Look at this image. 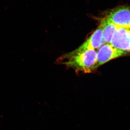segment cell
Returning <instances> with one entry per match:
<instances>
[{
    "label": "cell",
    "instance_id": "6da1fadb",
    "mask_svg": "<svg viewBox=\"0 0 130 130\" xmlns=\"http://www.w3.org/2000/svg\"><path fill=\"white\" fill-rule=\"evenodd\" d=\"M58 61L76 71L90 73L97 68V52L95 50L80 52L74 50L64 55L59 58Z\"/></svg>",
    "mask_w": 130,
    "mask_h": 130
},
{
    "label": "cell",
    "instance_id": "7a4b0ae2",
    "mask_svg": "<svg viewBox=\"0 0 130 130\" xmlns=\"http://www.w3.org/2000/svg\"><path fill=\"white\" fill-rule=\"evenodd\" d=\"M110 44L127 53H130V27H118Z\"/></svg>",
    "mask_w": 130,
    "mask_h": 130
},
{
    "label": "cell",
    "instance_id": "3957f363",
    "mask_svg": "<svg viewBox=\"0 0 130 130\" xmlns=\"http://www.w3.org/2000/svg\"><path fill=\"white\" fill-rule=\"evenodd\" d=\"M127 54L124 51L113 46L110 44H105L100 48L97 53L96 68Z\"/></svg>",
    "mask_w": 130,
    "mask_h": 130
},
{
    "label": "cell",
    "instance_id": "277c9868",
    "mask_svg": "<svg viewBox=\"0 0 130 130\" xmlns=\"http://www.w3.org/2000/svg\"><path fill=\"white\" fill-rule=\"evenodd\" d=\"M106 18L118 27H129L130 7H121L113 9Z\"/></svg>",
    "mask_w": 130,
    "mask_h": 130
},
{
    "label": "cell",
    "instance_id": "5b68a950",
    "mask_svg": "<svg viewBox=\"0 0 130 130\" xmlns=\"http://www.w3.org/2000/svg\"><path fill=\"white\" fill-rule=\"evenodd\" d=\"M105 43L103 37L102 28L100 25L83 44L74 50L80 52L89 50H95L101 47Z\"/></svg>",
    "mask_w": 130,
    "mask_h": 130
},
{
    "label": "cell",
    "instance_id": "8992f818",
    "mask_svg": "<svg viewBox=\"0 0 130 130\" xmlns=\"http://www.w3.org/2000/svg\"><path fill=\"white\" fill-rule=\"evenodd\" d=\"M102 29L103 37L105 43L110 44L111 40L118 27L107 18L103 19L100 25Z\"/></svg>",
    "mask_w": 130,
    "mask_h": 130
}]
</instances>
